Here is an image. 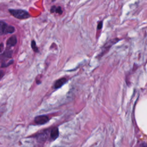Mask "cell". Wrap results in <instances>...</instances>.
<instances>
[{
	"label": "cell",
	"instance_id": "12",
	"mask_svg": "<svg viewBox=\"0 0 147 147\" xmlns=\"http://www.w3.org/2000/svg\"></svg>",
	"mask_w": 147,
	"mask_h": 147
},
{
	"label": "cell",
	"instance_id": "10",
	"mask_svg": "<svg viewBox=\"0 0 147 147\" xmlns=\"http://www.w3.org/2000/svg\"><path fill=\"white\" fill-rule=\"evenodd\" d=\"M102 22H100L99 24H98V29H100L102 28Z\"/></svg>",
	"mask_w": 147,
	"mask_h": 147
},
{
	"label": "cell",
	"instance_id": "6",
	"mask_svg": "<svg viewBox=\"0 0 147 147\" xmlns=\"http://www.w3.org/2000/svg\"><path fill=\"white\" fill-rule=\"evenodd\" d=\"M17 42V37L15 36H13L11 37H10L7 41L6 42V44L7 46L9 47H13L14 46Z\"/></svg>",
	"mask_w": 147,
	"mask_h": 147
},
{
	"label": "cell",
	"instance_id": "1",
	"mask_svg": "<svg viewBox=\"0 0 147 147\" xmlns=\"http://www.w3.org/2000/svg\"><path fill=\"white\" fill-rule=\"evenodd\" d=\"M10 13L18 19H26L30 17L29 14L25 10L20 9H9Z\"/></svg>",
	"mask_w": 147,
	"mask_h": 147
},
{
	"label": "cell",
	"instance_id": "8",
	"mask_svg": "<svg viewBox=\"0 0 147 147\" xmlns=\"http://www.w3.org/2000/svg\"><path fill=\"white\" fill-rule=\"evenodd\" d=\"M51 11L52 12H56L59 14H61L62 13V10L60 7H56L55 6H53V7L51 9Z\"/></svg>",
	"mask_w": 147,
	"mask_h": 147
},
{
	"label": "cell",
	"instance_id": "4",
	"mask_svg": "<svg viewBox=\"0 0 147 147\" xmlns=\"http://www.w3.org/2000/svg\"><path fill=\"white\" fill-rule=\"evenodd\" d=\"M67 81V79L65 78H62L61 79H59L58 80H57L53 85V88L55 89H57L59 88L60 87H61L63 85H64Z\"/></svg>",
	"mask_w": 147,
	"mask_h": 147
},
{
	"label": "cell",
	"instance_id": "3",
	"mask_svg": "<svg viewBox=\"0 0 147 147\" xmlns=\"http://www.w3.org/2000/svg\"><path fill=\"white\" fill-rule=\"evenodd\" d=\"M118 40H119V39H118V38H113V39L107 42H106V44L103 47L102 52H104V53H105L106 51H108L111 47V46L113 45H114V44H115L116 42H117Z\"/></svg>",
	"mask_w": 147,
	"mask_h": 147
},
{
	"label": "cell",
	"instance_id": "2",
	"mask_svg": "<svg viewBox=\"0 0 147 147\" xmlns=\"http://www.w3.org/2000/svg\"><path fill=\"white\" fill-rule=\"evenodd\" d=\"M49 118L47 115H38L34 118V122L38 125H44L49 121Z\"/></svg>",
	"mask_w": 147,
	"mask_h": 147
},
{
	"label": "cell",
	"instance_id": "11",
	"mask_svg": "<svg viewBox=\"0 0 147 147\" xmlns=\"http://www.w3.org/2000/svg\"><path fill=\"white\" fill-rule=\"evenodd\" d=\"M3 49V44H0V52L2 51Z\"/></svg>",
	"mask_w": 147,
	"mask_h": 147
},
{
	"label": "cell",
	"instance_id": "9",
	"mask_svg": "<svg viewBox=\"0 0 147 147\" xmlns=\"http://www.w3.org/2000/svg\"><path fill=\"white\" fill-rule=\"evenodd\" d=\"M31 46H32V48L33 49V50L36 52H38V48L36 46V42L34 41V40H32V42H31Z\"/></svg>",
	"mask_w": 147,
	"mask_h": 147
},
{
	"label": "cell",
	"instance_id": "5",
	"mask_svg": "<svg viewBox=\"0 0 147 147\" xmlns=\"http://www.w3.org/2000/svg\"><path fill=\"white\" fill-rule=\"evenodd\" d=\"M59 135V129L57 127H53L51 129L50 133V140L51 141H53L56 140Z\"/></svg>",
	"mask_w": 147,
	"mask_h": 147
},
{
	"label": "cell",
	"instance_id": "7",
	"mask_svg": "<svg viewBox=\"0 0 147 147\" xmlns=\"http://www.w3.org/2000/svg\"><path fill=\"white\" fill-rule=\"evenodd\" d=\"M8 25L3 21H0V35L3 34H7L6 30Z\"/></svg>",
	"mask_w": 147,
	"mask_h": 147
}]
</instances>
